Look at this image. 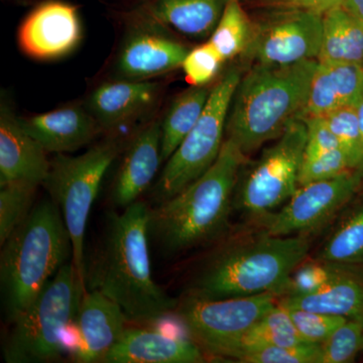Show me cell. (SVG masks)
<instances>
[{
  "instance_id": "836d02e7",
  "label": "cell",
  "mask_w": 363,
  "mask_h": 363,
  "mask_svg": "<svg viewBox=\"0 0 363 363\" xmlns=\"http://www.w3.org/2000/svg\"><path fill=\"white\" fill-rule=\"evenodd\" d=\"M352 171L350 160L342 149L329 150L317 156H303L298 173V187L336 178Z\"/></svg>"
},
{
  "instance_id": "ac0fdd59",
  "label": "cell",
  "mask_w": 363,
  "mask_h": 363,
  "mask_svg": "<svg viewBox=\"0 0 363 363\" xmlns=\"http://www.w3.org/2000/svg\"><path fill=\"white\" fill-rule=\"evenodd\" d=\"M18 121L45 152L54 154L75 152L92 142L102 130L90 111L80 106L18 117Z\"/></svg>"
},
{
  "instance_id": "9c48e42d",
  "label": "cell",
  "mask_w": 363,
  "mask_h": 363,
  "mask_svg": "<svg viewBox=\"0 0 363 363\" xmlns=\"http://www.w3.org/2000/svg\"><path fill=\"white\" fill-rule=\"evenodd\" d=\"M306 143L305 121L294 119L238 184L234 205L245 213L264 216L285 204L298 188Z\"/></svg>"
},
{
  "instance_id": "44dd1931",
  "label": "cell",
  "mask_w": 363,
  "mask_h": 363,
  "mask_svg": "<svg viewBox=\"0 0 363 363\" xmlns=\"http://www.w3.org/2000/svg\"><path fill=\"white\" fill-rule=\"evenodd\" d=\"M363 98V65L318 61L300 118L324 116L343 107H357Z\"/></svg>"
},
{
  "instance_id": "d590c367",
  "label": "cell",
  "mask_w": 363,
  "mask_h": 363,
  "mask_svg": "<svg viewBox=\"0 0 363 363\" xmlns=\"http://www.w3.org/2000/svg\"><path fill=\"white\" fill-rule=\"evenodd\" d=\"M320 344L269 346L252 351L238 359L242 363H318Z\"/></svg>"
},
{
  "instance_id": "52a82bcc",
  "label": "cell",
  "mask_w": 363,
  "mask_h": 363,
  "mask_svg": "<svg viewBox=\"0 0 363 363\" xmlns=\"http://www.w3.org/2000/svg\"><path fill=\"white\" fill-rule=\"evenodd\" d=\"M121 143L108 138L77 157L56 154L43 184L63 215L72 243V260L85 286V234L88 218L107 171L121 152ZM86 288V286H85Z\"/></svg>"
},
{
  "instance_id": "603a6c76",
  "label": "cell",
  "mask_w": 363,
  "mask_h": 363,
  "mask_svg": "<svg viewBox=\"0 0 363 363\" xmlns=\"http://www.w3.org/2000/svg\"><path fill=\"white\" fill-rule=\"evenodd\" d=\"M279 303L291 309L363 320V272L357 267L351 266L316 292L283 296Z\"/></svg>"
},
{
  "instance_id": "6da1fadb",
  "label": "cell",
  "mask_w": 363,
  "mask_h": 363,
  "mask_svg": "<svg viewBox=\"0 0 363 363\" xmlns=\"http://www.w3.org/2000/svg\"><path fill=\"white\" fill-rule=\"evenodd\" d=\"M150 209L136 201L109 212L101 240L86 266V290H96L121 306L130 323H157L174 315L176 298L152 278Z\"/></svg>"
},
{
  "instance_id": "8992f818",
  "label": "cell",
  "mask_w": 363,
  "mask_h": 363,
  "mask_svg": "<svg viewBox=\"0 0 363 363\" xmlns=\"http://www.w3.org/2000/svg\"><path fill=\"white\" fill-rule=\"evenodd\" d=\"M86 288L73 260L61 267L38 298L11 323L4 343L7 363H45L65 351L64 333L77 316Z\"/></svg>"
},
{
  "instance_id": "83f0119b",
  "label": "cell",
  "mask_w": 363,
  "mask_h": 363,
  "mask_svg": "<svg viewBox=\"0 0 363 363\" xmlns=\"http://www.w3.org/2000/svg\"><path fill=\"white\" fill-rule=\"evenodd\" d=\"M316 259L346 266L363 264V202L341 222Z\"/></svg>"
},
{
  "instance_id": "e0dca14e",
  "label": "cell",
  "mask_w": 363,
  "mask_h": 363,
  "mask_svg": "<svg viewBox=\"0 0 363 363\" xmlns=\"http://www.w3.org/2000/svg\"><path fill=\"white\" fill-rule=\"evenodd\" d=\"M48 152L21 126L6 104L0 108V185L30 182L43 186L51 162Z\"/></svg>"
},
{
  "instance_id": "f546056e",
  "label": "cell",
  "mask_w": 363,
  "mask_h": 363,
  "mask_svg": "<svg viewBox=\"0 0 363 363\" xmlns=\"http://www.w3.org/2000/svg\"><path fill=\"white\" fill-rule=\"evenodd\" d=\"M350 267L320 259L311 262L305 260L289 277L281 297L316 292L341 276Z\"/></svg>"
},
{
  "instance_id": "60d3db41",
  "label": "cell",
  "mask_w": 363,
  "mask_h": 363,
  "mask_svg": "<svg viewBox=\"0 0 363 363\" xmlns=\"http://www.w3.org/2000/svg\"><path fill=\"white\" fill-rule=\"evenodd\" d=\"M362 351H363V347H362Z\"/></svg>"
},
{
  "instance_id": "7a4b0ae2",
  "label": "cell",
  "mask_w": 363,
  "mask_h": 363,
  "mask_svg": "<svg viewBox=\"0 0 363 363\" xmlns=\"http://www.w3.org/2000/svg\"><path fill=\"white\" fill-rule=\"evenodd\" d=\"M245 159L226 138L216 161L202 176L178 194L150 208V238L164 255L174 257L203 247L225 234Z\"/></svg>"
},
{
  "instance_id": "30bf717a",
  "label": "cell",
  "mask_w": 363,
  "mask_h": 363,
  "mask_svg": "<svg viewBox=\"0 0 363 363\" xmlns=\"http://www.w3.org/2000/svg\"><path fill=\"white\" fill-rule=\"evenodd\" d=\"M278 301L272 293L216 300L189 294L174 315L203 350L215 355L247 333Z\"/></svg>"
},
{
  "instance_id": "f1b7e54d",
  "label": "cell",
  "mask_w": 363,
  "mask_h": 363,
  "mask_svg": "<svg viewBox=\"0 0 363 363\" xmlns=\"http://www.w3.org/2000/svg\"><path fill=\"white\" fill-rule=\"evenodd\" d=\"M40 186L30 182L0 185V245L32 212Z\"/></svg>"
},
{
  "instance_id": "484cf974",
  "label": "cell",
  "mask_w": 363,
  "mask_h": 363,
  "mask_svg": "<svg viewBox=\"0 0 363 363\" xmlns=\"http://www.w3.org/2000/svg\"><path fill=\"white\" fill-rule=\"evenodd\" d=\"M212 88L191 86L174 99L162 123V162L168 161L199 121Z\"/></svg>"
},
{
  "instance_id": "9a60e30c",
  "label": "cell",
  "mask_w": 363,
  "mask_h": 363,
  "mask_svg": "<svg viewBox=\"0 0 363 363\" xmlns=\"http://www.w3.org/2000/svg\"><path fill=\"white\" fill-rule=\"evenodd\" d=\"M75 320L77 341L71 357L77 363H104L130 322L121 306L96 290L83 293Z\"/></svg>"
},
{
  "instance_id": "4316f807",
  "label": "cell",
  "mask_w": 363,
  "mask_h": 363,
  "mask_svg": "<svg viewBox=\"0 0 363 363\" xmlns=\"http://www.w3.org/2000/svg\"><path fill=\"white\" fill-rule=\"evenodd\" d=\"M252 23L240 0H228L209 42L224 61L247 52L253 40Z\"/></svg>"
},
{
  "instance_id": "d6986e66",
  "label": "cell",
  "mask_w": 363,
  "mask_h": 363,
  "mask_svg": "<svg viewBox=\"0 0 363 363\" xmlns=\"http://www.w3.org/2000/svg\"><path fill=\"white\" fill-rule=\"evenodd\" d=\"M203 351L193 339L126 328L104 363H202L206 362Z\"/></svg>"
},
{
  "instance_id": "ffe728a7",
  "label": "cell",
  "mask_w": 363,
  "mask_h": 363,
  "mask_svg": "<svg viewBox=\"0 0 363 363\" xmlns=\"http://www.w3.org/2000/svg\"><path fill=\"white\" fill-rule=\"evenodd\" d=\"M157 96L156 83L121 79L98 86L88 99V111L102 130H113L149 111Z\"/></svg>"
},
{
  "instance_id": "cb8c5ba5",
  "label": "cell",
  "mask_w": 363,
  "mask_h": 363,
  "mask_svg": "<svg viewBox=\"0 0 363 363\" xmlns=\"http://www.w3.org/2000/svg\"><path fill=\"white\" fill-rule=\"evenodd\" d=\"M318 61L363 65V21L345 6L323 14V35Z\"/></svg>"
},
{
  "instance_id": "74e56055",
  "label": "cell",
  "mask_w": 363,
  "mask_h": 363,
  "mask_svg": "<svg viewBox=\"0 0 363 363\" xmlns=\"http://www.w3.org/2000/svg\"><path fill=\"white\" fill-rule=\"evenodd\" d=\"M297 9L324 14L335 7L343 6L345 0H288Z\"/></svg>"
},
{
  "instance_id": "4dcf8cb0",
  "label": "cell",
  "mask_w": 363,
  "mask_h": 363,
  "mask_svg": "<svg viewBox=\"0 0 363 363\" xmlns=\"http://www.w3.org/2000/svg\"><path fill=\"white\" fill-rule=\"evenodd\" d=\"M337 138L353 171L359 172L363 161L362 133L357 107H343L322 116Z\"/></svg>"
},
{
  "instance_id": "4fadbf2b",
  "label": "cell",
  "mask_w": 363,
  "mask_h": 363,
  "mask_svg": "<svg viewBox=\"0 0 363 363\" xmlns=\"http://www.w3.org/2000/svg\"><path fill=\"white\" fill-rule=\"evenodd\" d=\"M140 25L121 48L116 70L121 79L149 80L181 67L189 50L178 40L160 33V25L142 9Z\"/></svg>"
},
{
  "instance_id": "d6a6232c",
  "label": "cell",
  "mask_w": 363,
  "mask_h": 363,
  "mask_svg": "<svg viewBox=\"0 0 363 363\" xmlns=\"http://www.w3.org/2000/svg\"><path fill=\"white\" fill-rule=\"evenodd\" d=\"M224 63L225 61L220 54L207 40L204 44L189 51L181 67L189 84L194 87H202L213 81Z\"/></svg>"
},
{
  "instance_id": "3957f363",
  "label": "cell",
  "mask_w": 363,
  "mask_h": 363,
  "mask_svg": "<svg viewBox=\"0 0 363 363\" xmlns=\"http://www.w3.org/2000/svg\"><path fill=\"white\" fill-rule=\"evenodd\" d=\"M318 60L293 65L255 64L240 83L226 123L227 140L245 155L277 140L304 111Z\"/></svg>"
},
{
  "instance_id": "ab89813d",
  "label": "cell",
  "mask_w": 363,
  "mask_h": 363,
  "mask_svg": "<svg viewBox=\"0 0 363 363\" xmlns=\"http://www.w3.org/2000/svg\"><path fill=\"white\" fill-rule=\"evenodd\" d=\"M357 111L358 114V121H359V126H360V133H362V147H363V98L362 101L358 104L357 106ZM358 173L362 174L363 176V161L362 164V168H360L359 172Z\"/></svg>"
},
{
  "instance_id": "8fae6325",
  "label": "cell",
  "mask_w": 363,
  "mask_h": 363,
  "mask_svg": "<svg viewBox=\"0 0 363 363\" xmlns=\"http://www.w3.org/2000/svg\"><path fill=\"white\" fill-rule=\"evenodd\" d=\"M362 183V174L352 171L329 180L301 186L278 213L264 219V231L274 236L312 233L347 204Z\"/></svg>"
},
{
  "instance_id": "277c9868",
  "label": "cell",
  "mask_w": 363,
  "mask_h": 363,
  "mask_svg": "<svg viewBox=\"0 0 363 363\" xmlns=\"http://www.w3.org/2000/svg\"><path fill=\"white\" fill-rule=\"evenodd\" d=\"M70 255L61 210L51 198L42 200L1 245L0 290L6 323H13L33 304Z\"/></svg>"
},
{
  "instance_id": "7402d4cb",
  "label": "cell",
  "mask_w": 363,
  "mask_h": 363,
  "mask_svg": "<svg viewBox=\"0 0 363 363\" xmlns=\"http://www.w3.org/2000/svg\"><path fill=\"white\" fill-rule=\"evenodd\" d=\"M228 0H147L142 7L162 28L192 39L211 37Z\"/></svg>"
},
{
  "instance_id": "e575fe53",
  "label": "cell",
  "mask_w": 363,
  "mask_h": 363,
  "mask_svg": "<svg viewBox=\"0 0 363 363\" xmlns=\"http://www.w3.org/2000/svg\"><path fill=\"white\" fill-rule=\"evenodd\" d=\"M285 307V306H284ZM303 342L322 344L348 318L286 308Z\"/></svg>"
},
{
  "instance_id": "2e32d148",
  "label": "cell",
  "mask_w": 363,
  "mask_h": 363,
  "mask_svg": "<svg viewBox=\"0 0 363 363\" xmlns=\"http://www.w3.org/2000/svg\"><path fill=\"white\" fill-rule=\"evenodd\" d=\"M162 123L152 121L128 143L119 164L111 200L118 209L138 201L150 187L162 164Z\"/></svg>"
},
{
  "instance_id": "5b68a950",
  "label": "cell",
  "mask_w": 363,
  "mask_h": 363,
  "mask_svg": "<svg viewBox=\"0 0 363 363\" xmlns=\"http://www.w3.org/2000/svg\"><path fill=\"white\" fill-rule=\"evenodd\" d=\"M309 250L310 241L303 235L274 236L264 231L213 253L189 294L210 300L266 293L281 297L289 277Z\"/></svg>"
},
{
  "instance_id": "1f68e13d",
  "label": "cell",
  "mask_w": 363,
  "mask_h": 363,
  "mask_svg": "<svg viewBox=\"0 0 363 363\" xmlns=\"http://www.w3.org/2000/svg\"><path fill=\"white\" fill-rule=\"evenodd\" d=\"M363 347V320L347 319L320 344L318 363L353 362Z\"/></svg>"
},
{
  "instance_id": "8d00e7d4",
  "label": "cell",
  "mask_w": 363,
  "mask_h": 363,
  "mask_svg": "<svg viewBox=\"0 0 363 363\" xmlns=\"http://www.w3.org/2000/svg\"><path fill=\"white\" fill-rule=\"evenodd\" d=\"M303 121L307 125V143L304 157L317 156L329 150L341 149L337 138L332 133L323 117H306Z\"/></svg>"
},
{
  "instance_id": "d4e9b609",
  "label": "cell",
  "mask_w": 363,
  "mask_h": 363,
  "mask_svg": "<svg viewBox=\"0 0 363 363\" xmlns=\"http://www.w3.org/2000/svg\"><path fill=\"white\" fill-rule=\"evenodd\" d=\"M303 342L292 321L288 309L279 301L264 317L260 318L252 328L240 338L227 344L215 357H240L252 351L269 346H294Z\"/></svg>"
},
{
  "instance_id": "ba28073f",
  "label": "cell",
  "mask_w": 363,
  "mask_h": 363,
  "mask_svg": "<svg viewBox=\"0 0 363 363\" xmlns=\"http://www.w3.org/2000/svg\"><path fill=\"white\" fill-rule=\"evenodd\" d=\"M240 78V72L231 69L212 88L201 117L166 162L155 186L157 204L178 194L216 161L223 147L227 119Z\"/></svg>"
},
{
  "instance_id": "7c38bea8",
  "label": "cell",
  "mask_w": 363,
  "mask_h": 363,
  "mask_svg": "<svg viewBox=\"0 0 363 363\" xmlns=\"http://www.w3.org/2000/svg\"><path fill=\"white\" fill-rule=\"evenodd\" d=\"M323 35V14L298 9L264 26L247 51L257 64L286 66L318 60Z\"/></svg>"
},
{
  "instance_id": "f35d334b",
  "label": "cell",
  "mask_w": 363,
  "mask_h": 363,
  "mask_svg": "<svg viewBox=\"0 0 363 363\" xmlns=\"http://www.w3.org/2000/svg\"><path fill=\"white\" fill-rule=\"evenodd\" d=\"M343 6L363 21V0H345Z\"/></svg>"
},
{
  "instance_id": "5bb4252c",
  "label": "cell",
  "mask_w": 363,
  "mask_h": 363,
  "mask_svg": "<svg viewBox=\"0 0 363 363\" xmlns=\"http://www.w3.org/2000/svg\"><path fill=\"white\" fill-rule=\"evenodd\" d=\"M81 35L76 6L51 0L40 4L26 16L18 32V43L30 58L54 60L73 51Z\"/></svg>"
}]
</instances>
